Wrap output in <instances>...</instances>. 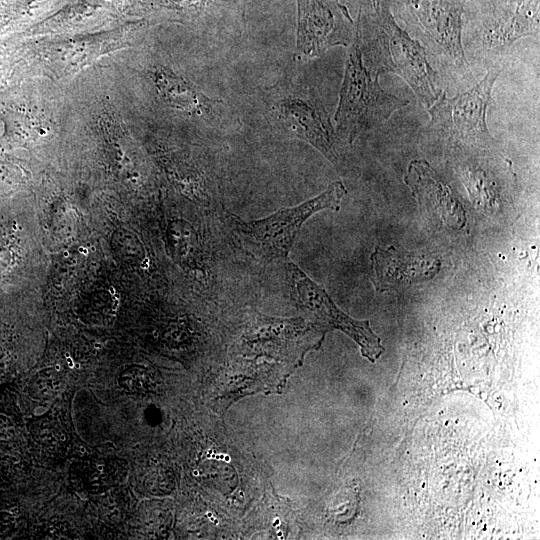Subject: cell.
Instances as JSON below:
<instances>
[{
  "mask_svg": "<svg viewBox=\"0 0 540 540\" xmlns=\"http://www.w3.org/2000/svg\"><path fill=\"white\" fill-rule=\"evenodd\" d=\"M346 193L343 183L335 181L319 195L264 218L245 221L226 212V220L240 247L254 259L262 262L286 259L305 221L324 209L338 211Z\"/></svg>",
  "mask_w": 540,
  "mask_h": 540,
  "instance_id": "2",
  "label": "cell"
},
{
  "mask_svg": "<svg viewBox=\"0 0 540 540\" xmlns=\"http://www.w3.org/2000/svg\"><path fill=\"white\" fill-rule=\"evenodd\" d=\"M499 74V69L491 67L468 90L453 97L442 92L428 109L430 120L426 130L454 148L468 151L487 148L493 142L487 112Z\"/></svg>",
  "mask_w": 540,
  "mask_h": 540,
  "instance_id": "4",
  "label": "cell"
},
{
  "mask_svg": "<svg viewBox=\"0 0 540 540\" xmlns=\"http://www.w3.org/2000/svg\"><path fill=\"white\" fill-rule=\"evenodd\" d=\"M76 471L86 491L102 493L116 486L124 478L126 464L116 458L87 459L77 464Z\"/></svg>",
  "mask_w": 540,
  "mask_h": 540,
  "instance_id": "14",
  "label": "cell"
},
{
  "mask_svg": "<svg viewBox=\"0 0 540 540\" xmlns=\"http://www.w3.org/2000/svg\"><path fill=\"white\" fill-rule=\"evenodd\" d=\"M152 81L161 99L170 107L194 115L213 116L221 104L201 93L193 84L171 69L156 66Z\"/></svg>",
  "mask_w": 540,
  "mask_h": 540,
  "instance_id": "13",
  "label": "cell"
},
{
  "mask_svg": "<svg viewBox=\"0 0 540 540\" xmlns=\"http://www.w3.org/2000/svg\"><path fill=\"white\" fill-rule=\"evenodd\" d=\"M60 375L54 370H43L29 382V394L37 400H48L54 397L61 387Z\"/></svg>",
  "mask_w": 540,
  "mask_h": 540,
  "instance_id": "18",
  "label": "cell"
},
{
  "mask_svg": "<svg viewBox=\"0 0 540 540\" xmlns=\"http://www.w3.org/2000/svg\"><path fill=\"white\" fill-rule=\"evenodd\" d=\"M355 40L363 62L373 73H393L413 90L420 104L429 109L439 97L438 74L426 48L400 28L387 0H363Z\"/></svg>",
  "mask_w": 540,
  "mask_h": 540,
  "instance_id": "1",
  "label": "cell"
},
{
  "mask_svg": "<svg viewBox=\"0 0 540 540\" xmlns=\"http://www.w3.org/2000/svg\"><path fill=\"white\" fill-rule=\"evenodd\" d=\"M118 383L125 392L134 395L146 394L153 388L149 372L139 366H131L123 370L119 375Z\"/></svg>",
  "mask_w": 540,
  "mask_h": 540,
  "instance_id": "17",
  "label": "cell"
},
{
  "mask_svg": "<svg viewBox=\"0 0 540 540\" xmlns=\"http://www.w3.org/2000/svg\"><path fill=\"white\" fill-rule=\"evenodd\" d=\"M371 280L378 292H386L432 279L440 270L438 258L400 252L395 247H376L371 254Z\"/></svg>",
  "mask_w": 540,
  "mask_h": 540,
  "instance_id": "12",
  "label": "cell"
},
{
  "mask_svg": "<svg viewBox=\"0 0 540 540\" xmlns=\"http://www.w3.org/2000/svg\"><path fill=\"white\" fill-rule=\"evenodd\" d=\"M272 112L296 137L307 142L333 164L341 161V138L321 101L311 92L280 96Z\"/></svg>",
  "mask_w": 540,
  "mask_h": 540,
  "instance_id": "8",
  "label": "cell"
},
{
  "mask_svg": "<svg viewBox=\"0 0 540 540\" xmlns=\"http://www.w3.org/2000/svg\"><path fill=\"white\" fill-rule=\"evenodd\" d=\"M408 26L442 61L470 73L463 47L465 0H398Z\"/></svg>",
  "mask_w": 540,
  "mask_h": 540,
  "instance_id": "5",
  "label": "cell"
},
{
  "mask_svg": "<svg viewBox=\"0 0 540 540\" xmlns=\"http://www.w3.org/2000/svg\"><path fill=\"white\" fill-rule=\"evenodd\" d=\"M286 270L296 302L315 316L318 325L326 330L338 329L344 332L360 346L362 355L371 362L380 357L385 349L368 320H355L345 314L325 289L293 262H287Z\"/></svg>",
  "mask_w": 540,
  "mask_h": 540,
  "instance_id": "7",
  "label": "cell"
},
{
  "mask_svg": "<svg viewBox=\"0 0 540 540\" xmlns=\"http://www.w3.org/2000/svg\"><path fill=\"white\" fill-rule=\"evenodd\" d=\"M295 57H319L336 46L349 47L355 38L356 24L340 0H297Z\"/></svg>",
  "mask_w": 540,
  "mask_h": 540,
  "instance_id": "6",
  "label": "cell"
},
{
  "mask_svg": "<svg viewBox=\"0 0 540 540\" xmlns=\"http://www.w3.org/2000/svg\"><path fill=\"white\" fill-rule=\"evenodd\" d=\"M538 32L539 0H489L482 9L477 35L486 49H500Z\"/></svg>",
  "mask_w": 540,
  "mask_h": 540,
  "instance_id": "10",
  "label": "cell"
},
{
  "mask_svg": "<svg viewBox=\"0 0 540 540\" xmlns=\"http://www.w3.org/2000/svg\"><path fill=\"white\" fill-rule=\"evenodd\" d=\"M32 434L44 454L59 455L69 444L66 427L61 419L53 414H47L35 421Z\"/></svg>",
  "mask_w": 540,
  "mask_h": 540,
  "instance_id": "16",
  "label": "cell"
},
{
  "mask_svg": "<svg viewBox=\"0 0 540 540\" xmlns=\"http://www.w3.org/2000/svg\"><path fill=\"white\" fill-rule=\"evenodd\" d=\"M460 176L470 196L478 204L494 207L500 198L499 181L490 169L479 162L466 161L460 168Z\"/></svg>",
  "mask_w": 540,
  "mask_h": 540,
  "instance_id": "15",
  "label": "cell"
},
{
  "mask_svg": "<svg viewBox=\"0 0 540 540\" xmlns=\"http://www.w3.org/2000/svg\"><path fill=\"white\" fill-rule=\"evenodd\" d=\"M404 182L431 220L455 231L465 227L466 213L462 204L427 161H411Z\"/></svg>",
  "mask_w": 540,
  "mask_h": 540,
  "instance_id": "11",
  "label": "cell"
},
{
  "mask_svg": "<svg viewBox=\"0 0 540 540\" xmlns=\"http://www.w3.org/2000/svg\"><path fill=\"white\" fill-rule=\"evenodd\" d=\"M378 76L364 64L354 38L349 46L334 116L337 134L349 143L360 133L383 125L395 111L409 104L408 101L384 91Z\"/></svg>",
  "mask_w": 540,
  "mask_h": 540,
  "instance_id": "3",
  "label": "cell"
},
{
  "mask_svg": "<svg viewBox=\"0 0 540 540\" xmlns=\"http://www.w3.org/2000/svg\"><path fill=\"white\" fill-rule=\"evenodd\" d=\"M325 329L317 323L301 319H281L258 316L243 338L247 353L274 358L300 360L323 340Z\"/></svg>",
  "mask_w": 540,
  "mask_h": 540,
  "instance_id": "9",
  "label": "cell"
}]
</instances>
